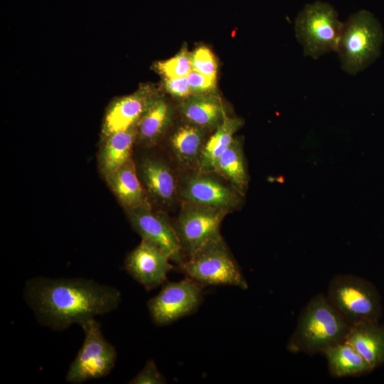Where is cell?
<instances>
[{"mask_svg": "<svg viewBox=\"0 0 384 384\" xmlns=\"http://www.w3.org/2000/svg\"><path fill=\"white\" fill-rule=\"evenodd\" d=\"M201 285H229L248 288L240 267L221 237L211 240L177 266Z\"/></svg>", "mask_w": 384, "mask_h": 384, "instance_id": "4", "label": "cell"}, {"mask_svg": "<svg viewBox=\"0 0 384 384\" xmlns=\"http://www.w3.org/2000/svg\"><path fill=\"white\" fill-rule=\"evenodd\" d=\"M192 70L216 78L217 62L211 50L206 47H200L191 53Z\"/></svg>", "mask_w": 384, "mask_h": 384, "instance_id": "25", "label": "cell"}, {"mask_svg": "<svg viewBox=\"0 0 384 384\" xmlns=\"http://www.w3.org/2000/svg\"><path fill=\"white\" fill-rule=\"evenodd\" d=\"M186 77L193 95L206 94L215 87L216 78L193 70Z\"/></svg>", "mask_w": 384, "mask_h": 384, "instance_id": "27", "label": "cell"}, {"mask_svg": "<svg viewBox=\"0 0 384 384\" xmlns=\"http://www.w3.org/2000/svg\"><path fill=\"white\" fill-rule=\"evenodd\" d=\"M164 87L169 94L176 97L185 99L193 95L186 76L165 78Z\"/></svg>", "mask_w": 384, "mask_h": 384, "instance_id": "28", "label": "cell"}, {"mask_svg": "<svg viewBox=\"0 0 384 384\" xmlns=\"http://www.w3.org/2000/svg\"><path fill=\"white\" fill-rule=\"evenodd\" d=\"M23 297L37 321L58 331L110 313L122 300L115 287L86 278L33 277L26 281Z\"/></svg>", "mask_w": 384, "mask_h": 384, "instance_id": "1", "label": "cell"}, {"mask_svg": "<svg viewBox=\"0 0 384 384\" xmlns=\"http://www.w3.org/2000/svg\"><path fill=\"white\" fill-rule=\"evenodd\" d=\"M180 111L189 123L204 129H215L227 117L220 100L207 94L193 95L183 99Z\"/></svg>", "mask_w": 384, "mask_h": 384, "instance_id": "18", "label": "cell"}, {"mask_svg": "<svg viewBox=\"0 0 384 384\" xmlns=\"http://www.w3.org/2000/svg\"><path fill=\"white\" fill-rule=\"evenodd\" d=\"M214 174L226 180L244 197L248 188L247 170L241 140L234 137L232 142L218 159Z\"/></svg>", "mask_w": 384, "mask_h": 384, "instance_id": "21", "label": "cell"}, {"mask_svg": "<svg viewBox=\"0 0 384 384\" xmlns=\"http://www.w3.org/2000/svg\"><path fill=\"white\" fill-rule=\"evenodd\" d=\"M383 43L382 26L371 12L351 14L343 23L336 50L342 70L353 75L362 71L380 55Z\"/></svg>", "mask_w": 384, "mask_h": 384, "instance_id": "3", "label": "cell"}, {"mask_svg": "<svg viewBox=\"0 0 384 384\" xmlns=\"http://www.w3.org/2000/svg\"><path fill=\"white\" fill-rule=\"evenodd\" d=\"M343 23L329 4L317 1L306 4L294 21L295 36L304 55L317 59L336 52Z\"/></svg>", "mask_w": 384, "mask_h": 384, "instance_id": "5", "label": "cell"}, {"mask_svg": "<svg viewBox=\"0 0 384 384\" xmlns=\"http://www.w3.org/2000/svg\"><path fill=\"white\" fill-rule=\"evenodd\" d=\"M203 300V286L186 277L164 283L160 292L147 303L153 322L165 326L197 310Z\"/></svg>", "mask_w": 384, "mask_h": 384, "instance_id": "9", "label": "cell"}, {"mask_svg": "<svg viewBox=\"0 0 384 384\" xmlns=\"http://www.w3.org/2000/svg\"><path fill=\"white\" fill-rule=\"evenodd\" d=\"M345 341L373 368L384 363V329L376 320L351 325Z\"/></svg>", "mask_w": 384, "mask_h": 384, "instance_id": "16", "label": "cell"}, {"mask_svg": "<svg viewBox=\"0 0 384 384\" xmlns=\"http://www.w3.org/2000/svg\"><path fill=\"white\" fill-rule=\"evenodd\" d=\"M242 124L243 120L240 118H225L205 144L197 166L198 171L214 173L218 159L229 146L234 134Z\"/></svg>", "mask_w": 384, "mask_h": 384, "instance_id": "22", "label": "cell"}, {"mask_svg": "<svg viewBox=\"0 0 384 384\" xmlns=\"http://www.w3.org/2000/svg\"><path fill=\"white\" fill-rule=\"evenodd\" d=\"M213 173L197 171L188 175L178 191L181 201L218 208L231 212L242 203L241 196L230 184L215 178Z\"/></svg>", "mask_w": 384, "mask_h": 384, "instance_id": "11", "label": "cell"}, {"mask_svg": "<svg viewBox=\"0 0 384 384\" xmlns=\"http://www.w3.org/2000/svg\"><path fill=\"white\" fill-rule=\"evenodd\" d=\"M350 326L326 296L317 294L302 309L287 349L292 353H324L330 346L345 340Z\"/></svg>", "mask_w": 384, "mask_h": 384, "instance_id": "2", "label": "cell"}, {"mask_svg": "<svg viewBox=\"0 0 384 384\" xmlns=\"http://www.w3.org/2000/svg\"><path fill=\"white\" fill-rule=\"evenodd\" d=\"M230 211L187 201L173 224L185 259L208 241L221 237L220 225Z\"/></svg>", "mask_w": 384, "mask_h": 384, "instance_id": "8", "label": "cell"}, {"mask_svg": "<svg viewBox=\"0 0 384 384\" xmlns=\"http://www.w3.org/2000/svg\"><path fill=\"white\" fill-rule=\"evenodd\" d=\"M169 255L158 245L145 239L128 253L124 260L127 273L150 291L165 283L174 269Z\"/></svg>", "mask_w": 384, "mask_h": 384, "instance_id": "12", "label": "cell"}, {"mask_svg": "<svg viewBox=\"0 0 384 384\" xmlns=\"http://www.w3.org/2000/svg\"><path fill=\"white\" fill-rule=\"evenodd\" d=\"M166 379L159 370L153 359L146 363L142 370L129 382V384H164Z\"/></svg>", "mask_w": 384, "mask_h": 384, "instance_id": "26", "label": "cell"}, {"mask_svg": "<svg viewBox=\"0 0 384 384\" xmlns=\"http://www.w3.org/2000/svg\"><path fill=\"white\" fill-rule=\"evenodd\" d=\"M171 111L168 103L156 97L140 118L136 142L144 147L157 144L170 123Z\"/></svg>", "mask_w": 384, "mask_h": 384, "instance_id": "23", "label": "cell"}, {"mask_svg": "<svg viewBox=\"0 0 384 384\" xmlns=\"http://www.w3.org/2000/svg\"><path fill=\"white\" fill-rule=\"evenodd\" d=\"M327 300L350 325L376 320L380 303L374 288L366 280L351 275L338 274L331 280Z\"/></svg>", "mask_w": 384, "mask_h": 384, "instance_id": "7", "label": "cell"}, {"mask_svg": "<svg viewBox=\"0 0 384 384\" xmlns=\"http://www.w3.org/2000/svg\"><path fill=\"white\" fill-rule=\"evenodd\" d=\"M156 66L165 78L187 76L192 70L191 53L182 48L175 56L158 62Z\"/></svg>", "mask_w": 384, "mask_h": 384, "instance_id": "24", "label": "cell"}, {"mask_svg": "<svg viewBox=\"0 0 384 384\" xmlns=\"http://www.w3.org/2000/svg\"><path fill=\"white\" fill-rule=\"evenodd\" d=\"M133 229L142 237L158 245L179 266L185 260L173 224L151 204L126 210Z\"/></svg>", "mask_w": 384, "mask_h": 384, "instance_id": "10", "label": "cell"}, {"mask_svg": "<svg viewBox=\"0 0 384 384\" xmlns=\"http://www.w3.org/2000/svg\"><path fill=\"white\" fill-rule=\"evenodd\" d=\"M206 141L204 129L191 123L179 127L170 138L171 149L178 164L197 169Z\"/></svg>", "mask_w": 384, "mask_h": 384, "instance_id": "19", "label": "cell"}, {"mask_svg": "<svg viewBox=\"0 0 384 384\" xmlns=\"http://www.w3.org/2000/svg\"><path fill=\"white\" fill-rule=\"evenodd\" d=\"M105 179L125 211L151 204L132 158Z\"/></svg>", "mask_w": 384, "mask_h": 384, "instance_id": "15", "label": "cell"}, {"mask_svg": "<svg viewBox=\"0 0 384 384\" xmlns=\"http://www.w3.org/2000/svg\"><path fill=\"white\" fill-rule=\"evenodd\" d=\"M138 123L127 130L112 134L101 143L97 154L99 171L104 178L132 158Z\"/></svg>", "mask_w": 384, "mask_h": 384, "instance_id": "17", "label": "cell"}, {"mask_svg": "<svg viewBox=\"0 0 384 384\" xmlns=\"http://www.w3.org/2000/svg\"><path fill=\"white\" fill-rule=\"evenodd\" d=\"M156 97L158 96L151 90L144 89L114 102L105 114L101 143L112 134L137 124Z\"/></svg>", "mask_w": 384, "mask_h": 384, "instance_id": "13", "label": "cell"}, {"mask_svg": "<svg viewBox=\"0 0 384 384\" xmlns=\"http://www.w3.org/2000/svg\"><path fill=\"white\" fill-rule=\"evenodd\" d=\"M137 171L149 199L160 205L169 206L178 196L174 174L161 159L154 157L142 159Z\"/></svg>", "mask_w": 384, "mask_h": 384, "instance_id": "14", "label": "cell"}, {"mask_svg": "<svg viewBox=\"0 0 384 384\" xmlns=\"http://www.w3.org/2000/svg\"><path fill=\"white\" fill-rule=\"evenodd\" d=\"M323 354L330 374L335 378L357 376L373 369L345 340L330 346Z\"/></svg>", "mask_w": 384, "mask_h": 384, "instance_id": "20", "label": "cell"}, {"mask_svg": "<svg viewBox=\"0 0 384 384\" xmlns=\"http://www.w3.org/2000/svg\"><path fill=\"white\" fill-rule=\"evenodd\" d=\"M80 326L85 338L65 375L66 382L72 384L107 376L114 368L117 358L116 348L105 338L101 324L95 318Z\"/></svg>", "mask_w": 384, "mask_h": 384, "instance_id": "6", "label": "cell"}]
</instances>
